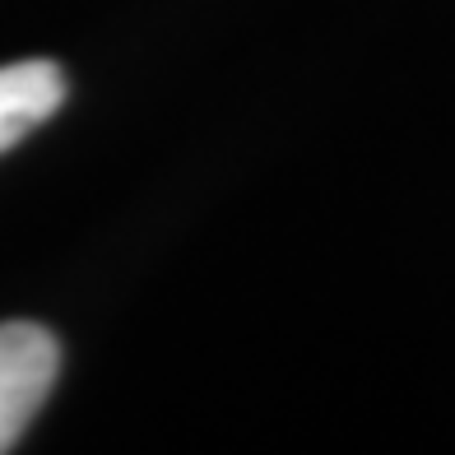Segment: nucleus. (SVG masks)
Here are the masks:
<instances>
[{
    "label": "nucleus",
    "mask_w": 455,
    "mask_h": 455,
    "mask_svg": "<svg viewBox=\"0 0 455 455\" xmlns=\"http://www.w3.org/2000/svg\"><path fill=\"white\" fill-rule=\"evenodd\" d=\"M60 348L43 325L33 321H5L0 325V451H10L33 413L56 386Z\"/></svg>",
    "instance_id": "obj_1"
},
{
    "label": "nucleus",
    "mask_w": 455,
    "mask_h": 455,
    "mask_svg": "<svg viewBox=\"0 0 455 455\" xmlns=\"http://www.w3.org/2000/svg\"><path fill=\"white\" fill-rule=\"evenodd\" d=\"M60 102H66V75L52 60L0 66V154L43 126Z\"/></svg>",
    "instance_id": "obj_2"
}]
</instances>
